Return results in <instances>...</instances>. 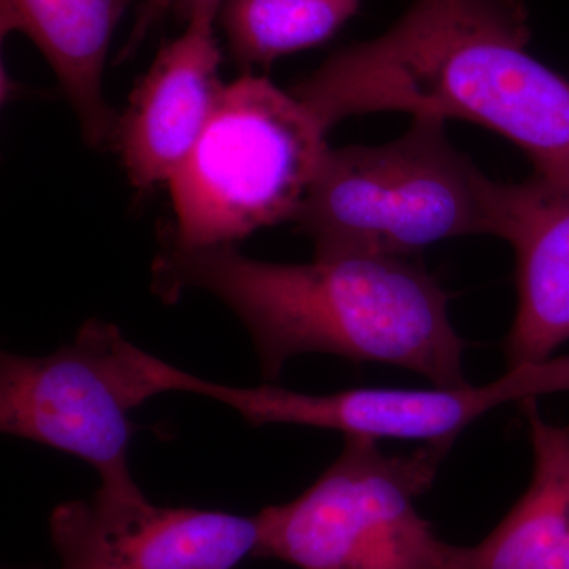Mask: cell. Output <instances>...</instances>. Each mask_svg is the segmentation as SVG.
Listing matches in <instances>:
<instances>
[{
  "mask_svg": "<svg viewBox=\"0 0 569 569\" xmlns=\"http://www.w3.org/2000/svg\"><path fill=\"white\" fill-rule=\"evenodd\" d=\"M134 2L144 0H0V33L20 32L39 48L91 148L112 141L118 126L119 114L103 96L104 63Z\"/></svg>",
  "mask_w": 569,
  "mask_h": 569,
  "instance_id": "obj_10",
  "label": "cell"
},
{
  "mask_svg": "<svg viewBox=\"0 0 569 569\" xmlns=\"http://www.w3.org/2000/svg\"><path fill=\"white\" fill-rule=\"evenodd\" d=\"M456 440L389 456L370 437L346 436L339 458L301 496L261 509L253 557L299 569H455L417 508Z\"/></svg>",
  "mask_w": 569,
  "mask_h": 569,
  "instance_id": "obj_5",
  "label": "cell"
},
{
  "mask_svg": "<svg viewBox=\"0 0 569 569\" xmlns=\"http://www.w3.org/2000/svg\"><path fill=\"white\" fill-rule=\"evenodd\" d=\"M531 181L533 204L511 241L518 310L503 343L508 369L549 361L569 342V194Z\"/></svg>",
  "mask_w": 569,
  "mask_h": 569,
  "instance_id": "obj_12",
  "label": "cell"
},
{
  "mask_svg": "<svg viewBox=\"0 0 569 569\" xmlns=\"http://www.w3.org/2000/svg\"><path fill=\"white\" fill-rule=\"evenodd\" d=\"M359 6L361 0H223L217 21L233 61L252 70L331 40Z\"/></svg>",
  "mask_w": 569,
  "mask_h": 569,
  "instance_id": "obj_13",
  "label": "cell"
},
{
  "mask_svg": "<svg viewBox=\"0 0 569 569\" xmlns=\"http://www.w3.org/2000/svg\"><path fill=\"white\" fill-rule=\"evenodd\" d=\"M529 425L533 478L518 503L455 569H569V422L550 425L537 397L519 402Z\"/></svg>",
  "mask_w": 569,
  "mask_h": 569,
  "instance_id": "obj_11",
  "label": "cell"
},
{
  "mask_svg": "<svg viewBox=\"0 0 569 569\" xmlns=\"http://www.w3.org/2000/svg\"><path fill=\"white\" fill-rule=\"evenodd\" d=\"M159 365L99 318L86 321L73 342L54 353H2L0 429L84 460L107 492L138 496L129 447L140 427L130 413L163 395Z\"/></svg>",
  "mask_w": 569,
  "mask_h": 569,
  "instance_id": "obj_6",
  "label": "cell"
},
{
  "mask_svg": "<svg viewBox=\"0 0 569 569\" xmlns=\"http://www.w3.org/2000/svg\"><path fill=\"white\" fill-rule=\"evenodd\" d=\"M173 391L219 400L250 426L296 425L339 430L343 436L456 440L489 411L530 397L569 391V356L508 369L485 387L396 389L358 388L331 395H307L261 385L228 387L176 369Z\"/></svg>",
  "mask_w": 569,
  "mask_h": 569,
  "instance_id": "obj_7",
  "label": "cell"
},
{
  "mask_svg": "<svg viewBox=\"0 0 569 569\" xmlns=\"http://www.w3.org/2000/svg\"><path fill=\"white\" fill-rule=\"evenodd\" d=\"M533 198L531 179L492 181L452 144L445 121L417 116L387 144L329 148L293 222L316 257L407 258L460 236L511 244Z\"/></svg>",
  "mask_w": 569,
  "mask_h": 569,
  "instance_id": "obj_3",
  "label": "cell"
},
{
  "mask_svg": "<svg viewBox=\"0 0 569 569\" xmlns=\"http://www.w3.org/2000/svg\"><path fill=\"white\" fill-rule=\"evenodd\" d=\"M290 91L261 77L224 88L200 140L171 178L176 244L236 246L293 222L329 146Z\"/></svg>",
  "mask_w": 569,
  "mask_h": 569,
  "instance_id": "obj_4",
  "label": "cell"
},
{
  "mask_svg": "<svg viewBox=\"0 0 569 569\" xmlns=\"http://www.w3.org/2000/svg\"><path fill=\"white\" fill-rule=\"evenodd\" d=\"M530 37L522 0H415L290 93L328 132L388 111L477 123L515 142L542 186L569 194V81L530 54Z\"/></svg>",
  "mask_w": 569,
  "mask_h": 569,
  "instance_id": "obj_1",
  "label": "cell"
},
{
  "mask_svg": "<svg viewBox=\"0 0 569 569\" xmlns=\"http://www.w3.org/2000/svg\"><path fill=\"white\" fill-rule=\"evenodd\" d=\"M257 516L157 507L99 489L51 512L58 569H234L258 546Z\"/></svg>",
  "mask_w": 569,
  "mask_h": 569,
  "instance_id": "obj_8",
  "label": "cell"
},
{
  "mask_svg": "<svg viewBox=\"0 0 569 569\" xmlns=\"http://www.w3.org/2000/svg\"><path fill=\"white\" fill-rule=\"evenodd\" d=\"M223 0H144L141 3L140 20L126 47V54H132L133 48L140 43L151 26L167 13H176L187 21L200 11H213L219 14Z\"/></svg>",
  "mask_w": 569,
  "mask_h": 569,
  "instance_id": "obj_14",
  "label": "cell"
},
{
  "mask_svg": "<svg viewBox=\"0 0 569 569\" xmlns=\"http://www.w3.org/2000/svg\"><path fill=\"white\" fill-rule=\"evenodd\" d=\"M152 290L168 305L187 290L217 296L244 323L269 381L295 356L332 355L410 370L436 388L470 385L447 290L406 258L339 254L280 264L236 246L189 249L168 239L152 263Z\"/></svg>",
  "mask_w": 569,
  "mask_h": 569,
  "instance_id": "obj_2",
  "label": "cell"
},
{
  "mask_svg": "<svg viewBox=\"0 0 569 569\" xmlns=\"http://www.w3.org/2000/svg\"><path fill=\"white\" fill-rule=\"evenodd\" d=\"M219 14L200 11L164 44L130 93L114 142L137 190L170 182L200 140L227 86L220 81Z\"/></svg>",
  "mask_w": 569,
  "mask_h": 569,
  "instance_id": "obj_9",
  "label": "cell"
}]
</instances>
